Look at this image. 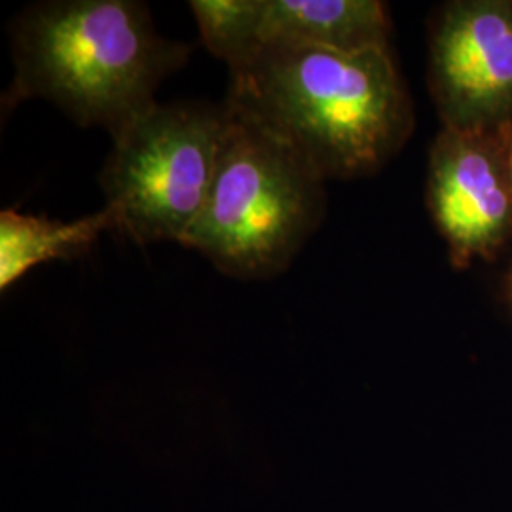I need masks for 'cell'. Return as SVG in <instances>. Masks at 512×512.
I'll return each mask as SVG.
<instances>
[{"instance_id": "cell-1", "label": "cell", "mask_w": 512, "mask_h": 512, "mask_svg": "<svg viewBox=\"0 0 512 512\" xmlns=\"http://www.w3.org/2000/svg\"><path fill=\"white\" fill-rule=\"evenodd\" d=\"M224 101L287 143L325 181L378 173L414 131L412 99L391 48L264 46L230 69Z\"/></svg>"}, {"instance_id": "cell-2", "label": "cell", "mask_w": 512, "mask_h": 512, "mask_svg": "<svg viewBox=\"0 0 512 512\" xmlns=\"http://www.w3.org/2000/svg\"><path fill=\"white\" fill-rule=\"evenodd\" d=\"M14 78L2 109L46 99L80 128L114 139L143 112L194 46L156 31L139 0H44L10 23Z\"/></svg>"}, {"instance_id": "cell-3", "label": "cell", "mask_w": 512, "mask_h": 512, "mask_svg": "<svg viewBox=\"0 0 512 512\" xmlns=\"http://www.w3.org/2000/svg\"><path fill=\"white\" fill-rule=\"evenodd\" d=\"M219 162L183 247L241 281L287 272L327 215L325 179L298 152L230 105Z\"/></svg>"}, {"instance_id": "cell-4", "label": "cell", "mask_w": 512, "mask_h": 512, "mask_svg": "<svg viewBox=\"0 0 512 512\" xmlns=\"http://www.w3.org/2000/svg\"><path fill=\"white\" fill-rule=\"evenodd\" d=\"M226 124L224 101H179L156 103L122 129L99 173L116 234L181 245L209 196Z\"/></svg>"}, {"instance_id": "cell-5", "label": "cell", "mask_w": 512, "mask_h": 512, "mask_svg": "<svg viewBox=\"0 0 512 512\" xmlns=\"http://www.w3.org/2000/svg\"><path fill=\"white\" fill-rule=\"evenodd\" d=\"M429 92L442 128L512 120V0H452L429 23Z\"/></svg>"}, {"instance_id": "cell-6", "label": "cell", "mask_w": 512, "mask_h": 512, "mask_svg": "<svg viewBox=\"0 0 512 512\" xmlns=\"http://www.w3.org/2000/svg\"><path fill=\"white\" fill-rule=\"evenodd\" d=\"M425 198L456 268L494 260L512 239V184L495 131L440 129Z\"/></svg>"}, {"instance_id": "cell-7", "label": "cell", "mask_w": 512, "mask_h": 512, "mask_svg": "<svg viewBox=\"0 0 512 512\" xmlns=\"http://www.w3.org/2000/svg\"><path fill=\"white\" fill-rule=\"evenodd\" d=\"M389 37V10L380 0H264L260 48L365 52L391 48Z\"/></svg>"}, {"instance_id": "cell-8", "label": "cell", "mask_w": 512, "mask_h": 512, "mask_svg": "<svg viewBox=\"0 0 512 512\" xmlns=\"http://www.w3.org/2000/svg\"><path fill=\"white\" fill-rule=\"evenodd\" d=\"M103 232H116L107 207L82 219L57 220L2 209L0 213V291H8L33 268L50 260H73L90 253Z\"/></svg>"}, {"instance_id": "cell-9", "label": "cell", "mask_w": 512, "mask_h": 512, "mask_svg": "<svg viewBox=\"0 0 512 512\" xmlns=\"http://www.w3.org/2000/svg\"><path fill=\"white\" fill-rule=\"evenodd\" d=\"M205 48L236 69L260 50V21L264 0H192Z\"/></svg>"}, {"instance_id": "cell-10", "label": "cell", "mask_w": 512, "mask_h": 512, "mask_svg": "<svg viewBox=\"0 0 512 512\" xmlns=\"http://www.w3.org/2000/svg\"><path fill=\"white\" fill-rule=\"evenodd\" d=\"M495 135H497L499 145H501V150H503V158H505V165H507L509 179H511L512 184V120L511 122L501 124L499 128L495 129Z\"/></svg>"}]
</instances>
